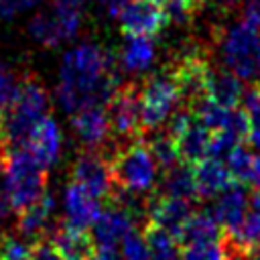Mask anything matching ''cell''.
Segmentation results:
<instances>
[{"label":"cell","mask_w":260,"mask_h":260,"mask_svg":"<svg viewBox=\"0 0 260 260\" xmlns=\"http://www.w3.org/2000/svg\"><path fill=\"white\" fill-rule=\"evenodd\" d=\"M120 85L122 77L114 53L95 43H81L61 61L57 100L73 116L87 106H108Z\"/></svg>","instance_id":"6da1fadb"},{"label":"cell","mask_w":260,"mask_h":260,"mask_svg":"<svg viewBox=\"0 0 260 260\" xmlns=\"http://www.w3.org/2000/svg\"><path fill=\"white\" fill-rule=\"evenodd\" d=\"M47 112L49 93L43 81L32 73H24L10 106L0 112V152L24 148L37 124L49 116Z\"/></svg>","instance_id":"7a4b0ae2"},{"label":"cell","mask_w":260,"mask_h":260,"mask_svg":"<svg viewBox=\"0 0 260 260\" xmlns=\"http://www.w3.org/2000/svg\"><path fill=\"white\" fill-rule=\"evenodd\" d=\"M2 189L16 213L37 203L47 191V169L30 154V150L14 148L0 152Z\"/></svg>","instance_id":"3957f363"},{"label":"cell","mask_w":260,"mask_h":260,"mask_svg":"<svg viewBox=\"0 0 260 260\" xmlns=\"http://www.w3.org/2000/svg\"><path fill=\"white\" fill-rule=\"evenodd\" d=\"M114 183L140 195L154 193L158 183V165L150 154L148 146L138 138L136 142L122 148L110 162Z\"/></svg>","instance_id":"277c9868"},{"label":"cell","mask_w":260,"mask_h":260,"mask_svg":"<svg viewBox=\"0 0 260 260\" xmlns=\"http://www.w3.org/2000/svg\"><path fill=\"white\" fill-rule=\"evenodd\" d=\"M140 100H142V132L162 128L181 102L173 67H165L156 73H150L140 85Z\"/></svg>","instance_id":"5b68a950"},{"label":"cell","mask_w":260,"mask_h":260,"mask_svg":"<svg viewBox=\"0 0 260 260\" xmlns=\"http://www.w3.org/2000/svg\"><path fill=\"white\" fill-rule=\"evenodd\" d=\"M225 67L244 81L260 77V30L244 20L225 28L219 37Z\"/></svg>","instance_id":"8992f818"},{"label":"cell","mask_w":260,"mask_h":260,"mask_svg":"<svg viewBox=\"0 0 260 260\" xmlns=\"http://www.w3.org/2000/svg\"><path fill=\"white\" fill-rule=\"evenodd\" d=\"M112 136L118 140L134 142L142 134V100H140V87L134 83L120 85L114 98L106 106Z\"/></svg>","instance_id":"52a82bcc"},{"label":"cell","mask_w":260,"mask_h":260,"mask_svg":"<svg viewBox=\"0 0 260 260\" xmlns=\"http://www.w3.org/2000/svg\"><path fill=\"white\" fill-rule=\"evenodd\" d=\"M118 22L126 37H154L169 20L160 2L128 0L118 14Z\"/></svg>","instance_id":"ba28073f"},{"label":"cell","mask_w":260,"mask_h":260,"mask_svg":"<svg viewBox=\"0 0 260 260\" xmlns=\"http://www.w3.org/2000/svg\"><path fill=\"white\" fill-rule=\"evenodd\" d=\"M73 183L81 185L85 191L98 199H108L114 189V177L110 162L98 150H83L77 154L71 169Z\"/></svg>","instance_id":"9c48e42d"},{"label":"cell","mask_w":260,"mask_h":260,"mask_svg":"<svg viewBox=\"0 0 260 260\" xmlns=\"http://www.w3.org/2000/svg\"><path fill=\"white\" fill-rule=\"evenodd\" d=\"M193 211H195L193 203L187 199H175V197L150 193L146 219H148V225H156V228L173 234L175 238H179Z\"/></svg>","instance_id":"30bf717a"},{"label":"cell","mask_w":260,"mask_h":260,"mask_svg":"<svg viewBox=\"0 0 260 260\" xmlns=\"http://www.w3.org/2000/svg\"><path fill=\"white\" fill-rule=\"evenodd\" d=\"M57 213V197L55 193L45 191V195L32 203L30 207H26L24 211H20L16 215V232L22 234L24 238H28L30 242H39V240H47L49 234L57 228L55 219Z\"/></svg>","instance_id":"8fae6325"},{"label":"cell","mask_w":260,"mask_h":260,"mask_svg":"<svg viewBox=\"0 0 260 260\" xmlns=\"http://www.w3.org/2000/svg\"><path fill=\"white\" fill-rule=\"evenodd\" d=\"M104 211L102 199L85 191L77 183H69L63 191V223L77 228V230H89L100 213Z\"/></svg>","instance_id":"7c38bea8"},{"label":"cell","mask_w":260,"mask_h":260,"mask_svg":"<svg viewBox=\"0 0 260 260\" xmlns=\"http://www.w3.org/2000/svg\"><path fill=\"white\" fill-rule=\"evenodd\" d=\"M73 132L85 150H100L112 138L106 106H87L71 116Z\"/></svg>","instance_id":"4fadbf2b"},{"label":"cell","mask_w":260,"mask_h":260,"mask_svg":"<svg viewBox=\"0 0 260 260\" xmlns=\"http://www.w3.org/2000/svg\"><path fill=\"white\" fill-rule=\"evenodd\" d=\"M250 191L244 187V183H230L221 193H217L213 197V203L209 205L211 213L215 215L217 223L221 225L223 234L230 236L232 232L238 230V225L242 223L246 211H248V205H250Z\"/></svg>","instance_id":"5bb4252c"},{"label":"cell","mask_w":260,"mask_h":260,"mask_svg":"<svg viewBox=\"0 0 260 260\" xmlns=\"http://www.w3.org/2000/svg\"><path fill=\"white\" fill-rule=\"evenodd\" d=\"M134 223V217L126 209L110 203V207H106L95 219V223L89 228V234L95 248H116L132 230H136Z\"/></svg>","instance_id":"9a60e30c"},{"label":"cell","mask_w":260,"mask_h":260,"mask_svg":"<svg viewBox=\"0 0 260 260\" xmlns=\"http://www.w3.org/2000/svg\"><path fill=\"white\" fill-rule=\"evenodd\" d=\"M26 148L45 169H51L59 162L61 148H63V136H61V128L53 116H45L37 124V128L32 130V134L28 138Z\"/></svg>","instance_id":"2e32d148"},{"label":"cell","mask_w":260,"mask_h":260,"mask_svg":"<svg viewBox=\"0 0 260 260\" xmlns=\"http://www.w3.org/2000/svg\"><path fill=\"white\" fill-rule=\"evenodd\" d=\"M47 240L55 246L63 260H89L95 252L91 234H87V230L65 225L63 219L57 223V228L49 234Z\"/></svg>","instance_id":"e0dca14e"},{"label":"cell","mask_w":260,"mask_h":260,"mask_svg":"<svg viewBox=\"0 0 260 260\" xmlns=\"http://www.w3.org/2000/svg\"><path fill=\"white\" fill-rule=\"evenodd\" d=\"M223 242H225L228 250L236 252V254H246V252L260 248V195H256V193L252 195L242 223L238 225L236 232L225 236Z\"/></svg>","instance_id":"ac0fdd59"},{"label":"cell","mask_w":260,"mask_h":260,"mask_svg":"<svg viewBox=\"0 0 260 260\" xmlns=\"http://www.w3.org/2000/svg\"><path fill=\"white\" fill-rule=\"evenodd\" d=\"M195 173V185H197V197L201 199H213L217 193H221L230 183H234L228 167L219 158L205 156L197 165H193Z\"/></svg>","instance_id":"d6986e66"},{"label":"cell","mask_w":260,"mask_h":260,"mask_svg":"<svg viewBox=\"0 0 260 260\" xmlns=\"http://www.w3.org/2000/svg\"><path fill=\"white\" fill-rule=\"evenodd\" d=\"M156 193L165 197L175 199H197V185H195V173L193 165L177 162L175 167L162 171V177L156 183Z\"/></svg>","instance_id":"ffe728a7"},{"label":"cell","mask_w":260,"mask_h":260,"mask_svg":"<svg viewBox=\"0 0 260 260\" xmlns=\"http://www.w3.org/2000/svg\"><path fill=\"white\" fill-rule=\"evenodd\" d=\"M244 95L242 79L232 73L230 69H211L207 75V98L217 102L223 108H236L240 106Z\"/></svg>","instance_id":"44dd1931"},{"label":"cell","mask_w":260,"mask_h":260,"mask_svg":"<svg viewBox=\"0 0 260 260\" xmlns=\"http://www.w3.org/2000/svg\"><path fill=\"white\" fill-rule=\"evenodd\" d=\"M221 240H223V230L209 207L195 209L179 236L181 246L201 244V242H221Z\"/></svg>","instance_id":"7402d4cb"},{"label":"cell","mask_w":260,"mask_h":260,"mask_svg":"<svg viewBox=\"0 0 260 260\" xmlns=\"http://www.w3.org/2000/svg\"><path fill=\"white\" fill-rule=\"evenodd\" d=\"M211 130L205 128L197 118L175 138L177 140V150L181 162L187 165H197L207 156L209 150V140H211Z\"/></svg>","instance_id":"603a6c76"},{"label":"cell","mask_w":260,"mask_h":260,"mask_svg":"<svg viewBox=\"0 0 260 260\" xmlns=\"http://www.w3.org/2000/svg\"><path fill=\"white\" fill-rule=\"evenodd\" d=\"M140 140L148 146V150L154 156V160H156V165H158L160 171H167V169L175 167L177 162H181L179 150H177V140L165 128L142 132L140 134Z\"/></svg>","instance_id":"cb8c5ba5"},{"label":"cell","mask_w":260,"mask_h":260,"mask_svg":"<svg viewBox=\"0 0 260 260\" xmlns=\"http://www.w3.org/2000/svg\"><path fill=\"white\" fill-rule=\"evenodd\" d=\"M154 55H156V47H154L152 37H128V41L122 49L120 61H122L124 69L138 73L152 65Z\"/></svg>","instance_id":"d4e9b609"},{"label":"cell","mask_w":260,"mask_h":260,"mask_svg":"<svg viewBox=\"0 0 260 260\" xmlns=\"http://www.w3.org/2000/svg\"><path fill=\"white\" fill-rule=\"evenodd\" d=\"M28 32L30 37L41 43L43 47H57L63 41H67V35L59 22V18L55 16L53 8L51 10H43L39 14H35L28 22Z\"/></svg>","instance_id":"484cf974"},{"label":"cell","mask_w":260,"mask_h":260,"mask_svg":"<svg viewBox=\"0 0 260 260\" xmlns=\"http://www.w3.org/2000/svg\"><path fill=\"white\" fill-rule=\"evenodd\" d=\"M144 238L150 250V260H181L183 256V246L179 238L173 234L156 228V225H146L144 228Z\"/></svg>","instance_id":"4316f807"},{"label":"cell","mask_w":260,"mask_h":260,"mask_svg":"<svg viewBox=\"0 0 260 260\" xmlns=\"http://www.w3.org/2000/svg\"><path fill=\"white\" fill-rule=\"evenodd\" d=\"M225 167L232 175L234 181L238 183H250L252 179V171L256 165V154L252 152V148L244 142H240L238 146H234V150L225 156Z\"/></svg>","instance_id":"83f0119b"},{"label":"cell","mask_w":260,"mask_h":260,"mask_svg":"<svg viewBox=\"0 0 260 260\" xmlns=\"http://www.w3.org/2000/svg\"><path fill=\"white\" fill-rule=\"evenodd\" d=\"M242 110L248 116L250 122V130H248V144L256 150H260V85L254 83L248 89H244L242 102H240Z\"/></svg>","instance_id":"f1b7e54d"},{"label":"cell","mask_w":260,"mask_h":260,"mask_svg":"<svg viewBox=\"0 0 260 260\" xmlns=\"http://www.w3.org/2000/svg\"><path fill=\"white\" fill-rule=\"evenodd\" d=\"M85 0H53V12L59 18L67 39L75 37L83 18Z\"/></svg>","instance_id":"f546056e"},{"label":"cell","mask_w":260,"mask_h":260,"mask_svg":"<svg viewBox=\"0 0 260 260\" xmlns=\"http://www.w3.org/2000/svg\"><path fill=\"white\" fill-rule=\"evenodd\" d=\"M32 246L35 242L24 238L16 230L0 234V260H28Z\"/></svg>","instance_id":"4dcf8cb0"},{"label":"cell","mask_w":260,"mask_h":260,"mask_svg":"<svg viewBox=\"0 0 260 260\" xmlns=\"http://www.w3.org/2000/svg\"><path fill=\"white\" fill-rule=\"evenodd\" d=\"M181 260H230L225 242H201L183 246Z\"/></svg>","instance_id":"1f68e13d"},{"label":"cell","mask_w":260,"mask_h":260,"mask_svg":"<svg viewBox=\"0 0 260 260\" xmlns=\"http://www.w3.org/2000/svg\"><path fill=\"white\" fill-rule=\"evenodd\" d=\"M160 4L165 8L167 20L171 24H177V26L191 24L195 18V12H197V8L193 6L191 0H162Z\"/></svg>","instance_id":"d6a6232c"},{"label":"cell","mask_w":260,"mask_h":260,"mask_svg":"<svg viewBox=\"0 0 260 260\" xmlns=\"http://www.w3.org/2000/svg\"><path fill=\"white\" fill-rule=\"evenodd\" d=\"M122 260H150V250L142 232L132 230L122 242Z\"/></svg>","instance_id":"836d02e7"},{"label":"cell","mask_w":260,"mask_h":260,"mask_svg":"<svg viewBox=\"0 0 260 260\" xmlns=\"http://www.w3.org/2000/svg\"><path fill=\"white\" fill-rule=\"evenodd\" d=\"M240 140L238 136H234L232 132H225V130H219V132H213L211 134V140H209V150H207V156L211 158H219V160H225V156L234 150V146H238Z\"/></svg>","instance_id":"e575fe53"},{"label":"cell","mask_w":260,"mask_h":260,"mask_svg":"<svg viewBox=\"0 0 260 260\" xmlns=\"http://www.w3.org/2000/svg\"><path fill=\"white\" fill-rule=\"evenodd\" d=\"M16 85H18V79L14 77V73L0 63V112L6 110L16 93Z\"/></svg>","instance_id":"d590c367"},{"label":"cell","mask_w":260,"mask_h":260,"mask_svg":"<svg viewBox=\"0 0 260 260\" xmlns=\"http://www.w3.org/2000/svg\"><path fill=\"white\" fill-rule=\"evenodd\" d=\"M39 2L41 0H0V16L12 18L14 14H18L22 10H28Z\"/></svg>","instance_id":"8d00e7d4"},{"label":"cell","mask_w":260,"mask_h":260,"mask_svg":"<svg viewBox=\"0 0 260 260\" xmlns=\"http://www.w3.org/2000/svg\"><path fill=\"white\" fill-rule=\"evenodd\" d=\"M30 260H63L61 254L55 250V246L49 240H39L32 246Z\"/></svg>","instance_id":"74e56055"},{"label":"cell","mask_w":260,"mask_h":260,"mask_svg":"<svg viewBox=\"0 0 260 260\" xmlns=\"http://www.w3.org/2000/svg\"><path fill=\"white\" fill-rule=\"evenodd\" d=\"M242 20L260 30V0H246L242 6Z\"/></svg>","instance_id":"f35d334b"},{"label":"cell","mask_w":260,"mask_h":260,"mask_svg":"<svg viewBox=\"0 0 260 260\" xmlns=\"http://www.w3.org/2000/svg\"><path fill=\"white\" fill-rule=\"evenodd\" d=\"M12 215H18V213L12 207V203H10L8 195L4 193V189H0V225H6Z\"/></svg>","instance_id":"ab89813d"},{"label":"cell","mask_w":260,"mask_h":260,"mask_svg":"<svg viewBox=\"0 0 260 260\" xmlns=\"http://www.w3.org/2000/svg\"><path fill=\"white\" fill-rule=\"evenodd\" d=\"M89 260H122V254L116 248H95Z\"/></svg>","instance_id":"60d3db41"},{"label":"cell","mask_w":260,"mask_h":260,"mask_svg":"<svg viewBox=\"0 0 260 260\" xmlns=\"http://www.w3.org/2000/svg\"><path fill=\"white\" fill-rule=\"evenodd\" d=\"M98 2L108 10V14H110V16H116V18H118L120 10L124 8V4H126L128 0H98Z\"/></svg>","instance_id":"b9f144b4"},{"label":"cell","mask_w":260,"mask_h":260,"mask_svg":"<svg viewBox=\"0 0 260 260\" xmlns=\"http://www.w3.org/2000/svg\"><path fill=\"white\" fill-rule=\"evenodd\" d=\"M250 185H252L254 193H256V195H260V156H256V165H254V171H252Z\"/></svg>","instance_id":"7bdbcfd3"},{"label":"cell","mask_w":260,"mask_h":260,"mask_svg":"<svg viewBox=\"0 0 260 260\" xmlns=\"http://www.w3.org/2000/svg\"><path fill=\"white\" fill-rule=\"evenodd\" d=\"M207 2H213L217 8H223V10H228V8H234L240 0H207Z\"/></svg>","instance_id":"ee69618b"},{"label":"cell","mask_w":260,"mask_h":260,"mask_svg":"<svg viewBox=\"0 0 260 260\" xmlns=\"http://www.w3.org/2000/svg\"><path fill=\"white\" fill-rule=\"evenodd\" d=\"M191 2H193V6H195L197 10H199V8H203V6L207 4V0H191Z\"/></svg>","instance_id":"f6af8a7d"},{"label":"cell","mask_w":260,"mask_h":260,"mask_svg":"<svg viewBox=\"0 0 260 260\" xmlns=\"http://www.w3.org/2000/svg\"><path fill=\"white\" fill-rule=\"evenodd\" d=\"M230 260H244L242 256H236V258H230Z\"/></svg>","instance_id":"bcb514c9"},{"label":"cell","mask_w":260,"mask_h":260,"mask_svg":"<svg viewBox=\"0 0 260 260\" xmlns=\"http://www.w3.org/2000/svg\"><path fill=\"white\" fill-rule=\"evenodd\" d=\"M156 2H162V0H156Z\"/></svg>","instance_id":"7dc6e473"},{"label":"cell","mask_w":260,"mask_h":260,"mask_svg":"<svg viewBox=\"0 0 260 260\" xmlns=\"http://www.w3.org/2000/svg\"><path fill=\"white\" fill-rule=\"evenodd\" d=\"M28 260H30V258H28Z\"/></svg>","instance_id":"c3c4849f"}]
</instances>
